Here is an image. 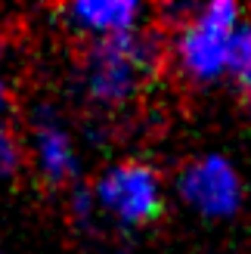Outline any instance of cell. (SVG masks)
<instances>
[{
	"label": "cell",
	"mask_w": 251,
	"mask_h": 254,
	"mask_svg": "<svg viewBox=\"0 0 251 254\" xmlns=\"http://www.w3.org/2000/svg\"><path fill=\"white\" fill-rule=\"evenodd\" d=\"M6 109H9V90H6V84L0 81V121H3V115H6Z\"/></svg>",
	"instance_id": "30bf717a"
},
{
	"label": "cell",
	"mask_w": 251,
	"mask_h": 254,
	"mask_svg": "<svg viewBox=\"0 0 251 254\" xmlns=\"http://www.w3.org/2000/svg\"><path fill=\"white\" fill-rule=\"evenodd\" d=\"M180 195L202 214H233L242 198L239 174L217 155L198 158L180 174Z\"/></svg>",
	"instance_id": "277c9868"
},
{
	"label": "cell",
	"mask_w": 251,
	"mask_h": 254,
	"mask_svg": "<svg viewBox=\"0 0 251 254\" xmlns=\"http://www.w3.org/2000/svg\"><path fill=\"white\" fill-rule=\"evenodd\" d=\"M239 22V9L236 3H211L202 6V12L183 25V34L177 41V53L186 74L198 81H214L223 71V59H227V37Z\"/></svg>",
	"instance_id": "7a4b0ae2"
},
{
	"label": "cell",
	"mask_w": 251,
	"mask_h": 254,
	"mask_svg": "<svg viewBox=\"0 0 251 254\" xmlns=\"http://www.w3.org/2000/svg\"><path fill=\"white\" fill-rule=\"evenodd\" d=\"M251 65V22H236V28L227 37V59L223 68L233 74H245Z\"/></svg>",
	"instance_id": "52a82bcc"
},
{
	"label": "cell",
	"mask_w": 251,
	"mask_h": 254,
	"mask_svg": "<svg viewBox=\"0 0 251 254\" xmlns=\"http://www.w3.org/2000/svg\"><path fill=\"white\" fill-rule=\"evenodd\" d=\"M96 201L121 223H146L161 211L158 177L149 164L140 161L109 168L96 183Z\"/></svg>",
	"instance_id": "3957f363"
},
{
	"label": "cell",
	"mask_w": 251,
	"mask_h": 254,
	"mask_svg": "<svg viewBox=\"0 0 251 254\" xmlns=\"http://www.w3.org/2000/svg\"><path fill=\"white\" fill-rule=\"evenodd\" d=\"M239 90H242V99H245V106L251 109V65L245 74H239Z\"/></svg>",
	"instance_id": "9c48e42d"
},
{
	"label": "cell",
	"mask_w": 251,
	"mask_h": 254,
	"mask_svg": "<svg viewBox=\"0 0 251 254\" xmlns=\"http://www.w3.org/2000/svg\"><path fill=\"white\" fill-rule=\"evenodd\" d=\"M68 16L81 25L87 31H99V34H118V31H130L136 16H140V6L136 3H127V0H109V3H71Z\"/></svg>",
	"instance_id": "8992f818"
},
{
	"label": "cell",
	"mask_w": 251,
	"mask_h": 254,
	"mask_svg": "<svg viewBox=\"0 0 251 254\" xmlns=\"http://www.w3.org/2000/svg\"><path fill=\"white\" fill-rule=\"evenodd\" d=\"M16 168H19V143L6 127V121H0V177L16 174Z\"/></svg>",
	"instance_id": "ba28073f"
},
{
	"label": "cell",
	"mask_w": 251,
	"mask_h": 254,
	"mask_svg": "<svg viewBox=\"0 0 251 254\" xmlns=\"http://www.w3.org/2000/svg\"><path fill=\"white\" fill-rule=\"evenodd\" d=\"M34 143H37V164H41V174L47 177L53 186H62L74 177V152H71V139L68 133L59 127V121L47 118L37 124V133H34Z\"/></svg>",
	"instance_id": "5b68a950"
},
{
	"label": "cell",
	"mask_w": 251,
	"mask_h": 254,
	"mask_svg": "<svg viewBox=\"0 0 251 254\" xmlns=\"http://www.w3.org/2000/svg\"><path fill=\"white\" fill-rule=\"evenodd\" d=\"M158 59H161V47L149 34L118 31L99 37L84 56L87 93L96 103L118 106L140 90L143 78H149L158 68Z\"/></svg>",
	"instance_id": "6da1fadb"
}]
</instances>
